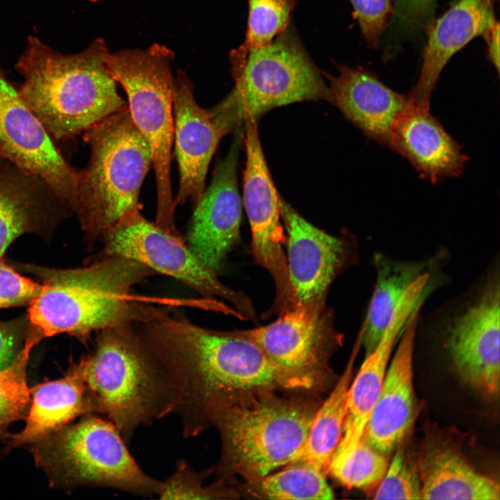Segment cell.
<instances>
[{
  "instance_id": "6da1fadb",
  "label": "cell",
  "mask_w": 500,
  "mask_h": 500,
  "mask_svg": "<svg viewBox=\"0 0 500 500\" xmlns=\"http://www.w3.org/2000/svg\"><path fill=\"white\" fill-rule=\"evenodd\" d=\"M137 331L165 374L185 438L201 433L217 409L240 396L310 390L247 338L201 327L178 311L140 324Z\"/></svg>"
},
{
  "instance_id": "7a4b0ae2",
  "label": "cell",
  "mask_w": 500,
  "mask_h": 500,
  "mask_svg": "<svg viewBox=\"0 0 500 500\" xmlns=\"http://www.w3.org/2000/svg\"><path fill=\"white\" fill-rule=\"evenodd\" d=\"M18 267L42 284L27 315L41 340L67 333L85 342L94 332L145 323L172 310L133 294L135 285L156 273L131 258L104 256L87 267L74 269L32 264Z\"/></svg>"
},
{
  "instance_id": "3957f363",
  "label": "cell",
  "mask_w": 500,
  "mask_h": 500,
  "mask_svg": "<svg viewBox=\"0 0 500 500\" xmlns=\"http://www.w3.org/2000/svg\"><path fill=\"white\" fill-rule=\"evenodd\" d=\"M108 52L101 38L66 55L28 38L15 65L24 78L19 91L54 140L85 131L127 106L106 65Z\"/></svg>"
},
{
  "instance_id": "277c9868",
  "label": "cell",
  "mask_w": 500,
  "mask_h": 500,
  "mask_svg": "<svg viewBox=\"0 0 500 500\" xmlns=\"http://www.w3.org/2000/svg\"><path fill=\"white\" fill-rule=\"evenodd\" d=\"M133 326L97 332L93 350L80 360L97 413L126 443L140 426L173 412L165 374Z\"/></svg>"
},
{
  "instance_id": "5b68a950",
  "label": "cell",
  "mask_w": 500,
  "mask_h": 500,
  "mask_svg": "<svg viewBox=\"0 0 500 500\" xmlns=\"http://www.w3.org/2000/svg\"><path fill=\"white\" fill-rule=\"evenodd\" d=\"M84 132L90 157L77 172L74 213L88 238L101 242L124 215L140 210V189L152 167V153L127 106Z\"/></svg>"
},
{
  "instance_id": "8992f818",
  "label": "cell",
  "mask_w": 500,
  "mask_h": 500,
  "mask_svg": "<svg viewBox=\"0 0 500 500\" xmlns=\"http://www.w3.org/2000/svg\"><path fill=\"white\" fill-rule=\"evenodd\" d=\"M310 401L265 390L238 397L217 409L222 453L217 469L253 481L288 465L305 442L317 410Z\"/></svg>"
},
{
  "instance_id": "52a82bcc",
  "label": "cell",
  "mask_w": 500,
  "mask_h": 500,
  "mask_svg": "<svg viewBox=\"0 0 500 500\" xmlns=\"http://www.w3.org/2000/svg\"><path fill=\"white\" fill-rule=\"evenodd\" d=\"M174 52L158 43L106 56V65L126 92L131 117L152 153L157 192L156 224L176 234L170 167L174 141Z\"/></svg>"
},
{
  "instance_id": "ba28073f",
  "label": "cell",
  "mask_w": 500,
  "mask_h": 500,
  "mask_svg": "<svg viewBox=\"0 0 500 500\" xmlns=\"http://www.w3.org/2000/svg\"><path fill=\"white\" fill-rule=\"evenodd\" d=\"M83 417L31 444L36 464L51 483L157 495L160 481L141 469L115 425L96 414Z\"/></svg>"
},
{
  "instance_id": "9c48e42d",
  "label": "cell",
  "mask_w": 500,
  "mask_h": 500,
  "mask_svg": "<svg viewBox=\"0 0 500 500\" xmlns=\"http://www.w3.org/2000/svg\"><path fill=\"white\" fill-rule=\"evenodd\" d=\"M231 92L216 108L232 132L246 119L276 107L312 100L329 101L322 72L294 28L288 27L268 45L250 51Z\"/></svg>"
},
{
  "instance_id": "30bf717a",
  "label": "cell",
  "mask_w": 500,
  "mask_h": 500,
  "mask_svg": "<svg viewBox=\"0 0 500 500\" xmlns=\"http://www.w3.org/2000/svg\"><path fill=\"white\" fill-rule=\"evenodd\" d=\"M499 262H493L467 292L432 325L456 371L482 394H499Z\"/></svg>"
},
{
  "instance_id": "8fae6325",
  "label": "cell",
  "mask_w": 500,
  "mask_h": 500,
  "mask_svg": "<svg viewBox=\"0 0 500 500\" xmlns=\"http://www.w3.org/2000/svg\"><path fill=\"white\" fill-rule=\"evenodd\" d=\"M101 242L103 245L101 257L118 256L133 259L155 273L181 281L207 299L219 297L227 300L245 319L256 318L252 303L246 295L224 285L181 236L148 221L140 210L124 215L107 231Z\"/></svg>"
},
{
  "instance_id": "7c38bea8",
  "label": "cell",
  "mask_w": 500,
  "mask_h": 500,
  "mask_svg": "<svg viewBox=\"0 0 500 500\" xmlns=\"http://www.w3.org/2000/svg\"><path fill=\"white\" fill-rule=\"evenodd\" d=\"M235 332L253 341L273 364L310 389L328 372L329 358L343 338L326 305H297L267 325Z\"/></svg>"
},
{
  "instance_id": "4fadbf2b",
  "label": "cell",
  "mask_w": 500,
  "mask_h": 500,
  "mask_svg": "<svg viewBox=\"0 0 500 500\" xmlns=\"http://www.w3.org/2000/svg\"><path fill=\"white\" fill-rule=\"evenodd\" d=\"M244 142L247 152L244 173L243 203L251 232V251L255 262L266 269L276 287L273 310L282 312L294 306L281 224L280 197L271 178L256 120L247 119Z\"/></svg>"
},
{
  "instance_id": "5bb4252c",
  "label": "cell",
  "mask_w": 500,
  "mask_h": 500,
  "mask_svg": "<svg viewBox=\"0 0 500 500\" xmlns=\"http://www.w3.org/2000/svg\"><path fill=\"white\" fill-rule=\"evenodd\" d=\"M0 156L41 178L73 213L77 172L0 64Z\"/></svg>"
},
{
  "instance_id": "9a60e30c",
  "label": "cell",
  "mask_w": 500,
  "mask_h": 500,
  "mask_svg": "<svg viewBox=\"0 0 500 500\" xmlns=\"http://www.w3.org/2000/svg\"><path fill=\"white\" fill-rule=\"evenodd\" d=\"M288 233L286 256L295 306H323L332 282L357 261V244L350 235H329L305 219L280 198Z\"/></svg>"
},
{
  "instance_id": "2e32d148",
  "label": "cell",
  "mask_w": 500,
  "mask_h": 500,
  "mask_svg": "<svg viewBox=\"0 0 500 500\" xmlns=\"http://www.w3.org/2000/svg\"><path fill=\"white\" fill-rule=\"evenodd\" d=\"M235 133L228 154L217 162L210 185L194 206L187 233L189 249L216 274L240 240L242 201L237 167L242 138Z\"/></svg>"
},
{
  "instance_id": "e0dca14e",
  "label": "cell",
  "mask_w": 500,
  "mask_h": 500,
  "mask_svg": "<svg viewBox=\"0 0 500 500\" xmlns=\"http://www.w3.org/2000/svg\"><path fill=\"white\" fill-rule=\"evenodd\" d=\"M174 140L179 187L175 206L190 201L193 206L206 190L210 162L224 133L210 110L197 103L194 85L185 72L174 80Z\"/></svg>"
},
{
  "instance_id": "ac0fdd59",
  "label": "cell",
  "mask_w": 500,
  "mask_h": 500,
  "mask_svg": "<svg viewBox=\"0 0 500 500\" xmlns=\"http://www.w3.org/2000/svg\"><path fill=\"white\" fill-rule=\"evenodd\" d=\"M422 306L412 312L401 333L380 395L361 438L387 456L399 447L417 417L413 353Z\"/></svg>"
},
{
  "instance_id": "d6986e66",
  "label": "cell",
  "mask_w": 500,
  "mask_h": 500,
  "mask_svg": "<svg viewBox=\"0 0 500 500\" xmlns=\"http://www.w3.org/2000/svg\"><path fill=\"white\" fill-rule=\"evenodd\" d=\"M423 301L422 287L412 284L395 308L380 341L365 355L348 389L342 435L330 462L342 461L358 445L380 395L394 344L409 317Z\"/></svg>"
},
{
  "instance_id": "ffe728a7",
  "label": "cell",
  "mask_w": 500,
  "mask_h": 500,
  "mask_svg": "<svg viewBox=\"0 0 500 500\" xmlns=\"http://www.w3.org/2000/svg\"><path fill=\"white\" fill-rule=\"evenodd\" d=\"M69 212L41 178L0 156V260L24 234L49 236Z\"/></svg>"
},
{
  "instance_id": "44dd1931",
  "label": "cell",
  "mask_w": 500,
  "mask_h": 500,
  "mask_svg": "<svg viewBox=\"0 0 500 500\" xmlns=\"http://www.w3.org/2000/svg\"><path fill=\"white\" fill-rule=\"evenodd\" d=\"M339 74L328 78L329 101L368 138L392 149L397 120L410 106L408 94H399L362 67L338 65Z\"/></svg>"
},
{
  "instance_id": "7402d4cb",
  "label": "cell",
  "mask_w": 500,
  "mask_h": 500,
  "mask_svg": "<svg viewBox=\"0 0 500 500\" xmlns=\"http://www.w3.org/2000/svg\"><path fill=\"white\" fill-rule=\"evenodd\" d=\"M495 1L459 0L431 22L420 74L408 94L412 106L429 110L432 92L450 58L476 37H484L498 22Z\"/></svg>"
},
{
  "instance_id": "603a6c76",
  "label": "cell",
  "mask_w": 500,
  "mask_h": 500,
  "mask_svg": "<svg viewBox=\"0 0 500 500\" xmlns=\"http://www.w3.org/2000/svg\"><path fill=\"white\" fill-rule=\"evenodd\" d=\"M392 149L433 183L458 176L467 156L429 110L411 106L395 122Z\"/></svg>"
},
{
  "instance_id": "cb8c5ba5",
  "label": "cell",
  "mask_w": 500,
  "mask_h": 500,
  "mask_svg": "<svg viewBox=\"0 0 500 500\" xmlns=\"http://www.w3.org/2000/svg\"><path fill=\"white\" fill-rule=\"evenodd\" d=\"M31 396L24 428L6 436L11 447L31 444L78 417L97 413L81 360L64 377L31 388Z\"/></svg>"
},
{
  "instance_id": "d4e9b609",
  "label": "cell",
  "mask_w": 500,
  "mask_h": 500,
  "mask_svg": "<svg viewBox=\"0 0 500 500\" xmlns=\"http://www.w3.org/2000/svg\"><path fill=\"white\" fill-rule=\"evenodd\" d=\"M446 258L444 250L420 260L394 259L380 252L373 255L376 283L359 336L365 355L380 341L408 289L419 277L438 270Z\"/></svg>"
},
{
  "instance_id": "484cf974",
  "label": "cell",
  "mask_w": 500,
  "mask_h": 500,
  "mask_svg": "<svg viewBox=\"0 0 500 500\" xmlns=\"http://www.w3.org/2000/svg\"><path fill=\"white\" fill-rule=\"evenodd\" d=\"M418 471L422 499L499 500L497 482L475 470L449 447L430 448L421 456Z\"/></svg>"
},
{
  "instance_id": "4316f807",
  "label": "cell",
  "mask_w": 500,
  "mask_h": 500,
  "mask_svg": "<svg viewBox=\"0 0 500 500\" xmlns=\"http://www.w3.org/2000/svg\"><path fill=\"white\" fill-rule=\"evenodd\" d=\"M360 347L358 338L339 381L328 398L317 409L305 442L289 464L303 463L324 473L328 471L331 457L342 435L347 395Z\"/></svg>"
},
{
  "instance_id": "83f0119b",
  "label": "cell",
  "mask_w": 500,
  "mask_h": 500,
  "mask_svg": "<svg viewBox=\"0 0 500 500\" xmlns=\"http://www.w3.org/2000/svg\"><path fill=\"white\" fill-rule=\"evenodd\" d=\"M247 30L244 42L229 55L233 76L242 69L249 52L269 44L289 26L297 0H247Z\"/></svg>"
},
{
  "instance_id": "f1b7e54d",
  "label": "cell",
  "mask_w": 500,
  "mask_h": 500,
  "mask_svg": "<svg viewBox=\"0 0 500 500\" xmlns=\"http://www.w3.org/2000/svg\"><path fill=\"white\" fill-rule=\"evenodd\" d=\"M283 470L256 480L253 493L270 499H332L334 494L325 473L303 463L289 464Z\"/></svg>"
},
{
  "instance_id": "f546056e",
  "label": "cell",
  "mask_w": 500,
  "mask_h": 500,
  "mask_svg": "<svg viewBox=\"0 0 500 500\" xmlns=\"http://www.w3.org/2000/svg\"><path fill=\"white\" fill-rule=\"evenodd\" d=\"M38 341L31 337L17 359L0 371V438L8 434L13 422L27 414L31 403V388L26 380V370L31 349Z\"/></svg>"
},
{
  "instance_id": "4dcf8cb0",
  "label": "cell",
  "mask_w": 500,
  "mask_h": 500,
  "mask_svg": "<svg viewBox=\"0 0 500 500\" xmlns=\"http://www.w3.org/2000/svg\"><path fill=\"white\" fill-rule=\"evenodd\" d=\"M387 456L378 451L362 439L354 451L339 462H331L328 472L349 488H376L388 466Z\"/></svg>"
},
{
  "instance_id": "1f68e13d",
  "label": "cell",
  "mask_w": 500,
  "mask_h": 500,
  "mask_svg": "<svg viewBox=\"0 0 500 500\" xmlns=\"http://www.w3.org/2000/svg\"><path fill=\"white\" fill-rule=\"evenodd\" d=\"M207 471L196 472L185 460L176 462L174 473L160 482L158 496L161 499H210L228 497L223 481L206 485Z\"/></svg>"
},
{
  "instance_id": "d6a6232c",
  "label": "cell",
  "mask_w": 500,
  "mask_h": 500,
  "mask_svg": "<svg viewBox=\"0 0 500 500\" xmlns=\"http://www.w3.org/2000/svg\"><path fill=\"white\" fill-rule=\"evenodd\" d=\"M376 488L375 499H422V483L417 467L410 462L399 447Z\"/></svg>"
},
{
  "instance_id": "836d02e7",
  "label": "cell",
  "mask_w": 500,
  "mask_h": 500,
  "mask_svg": "<svg viewBox=\"0 0 500 500\" xmlns=\"http://www.w3.org/2000/svg\"><path fill=\"white\" fill-rule=\"evenodd\" d=\"M353 17L358 22L367 44L376 49L387 26L389 17L394 12L392 0H349Z\"/></svg>"
},
{
  "instance_id": "e575fe53",
  "label": "cell",
  "mask_w": 500,
  "mask_h": 500,
  "mask_svg": "<svg viewBox=\"0 0 500 500\" xmlns=\"http://www.w3.org/2000/svg\"><path fill=\"white\" fill-rule=\"evenodd\" d=\"M42 289V284L22 276L0 260V308L29 306Z\"/></svg>"
},
{
  "instance_id": "d590c367",
  "label": "cell",
  "mask_w": 500,
  "mask_h": 500,
  "mask_svg": "<svg viewBox=\"0 0 500 500\" xmlns=\"http://www.w3.org/2000/svg\"><path fill=\"white\" fill-rule=\"evenodd\" d=\"M32 335L28 315L0 322V371L17 359Z\"/></svg>"
},
{
  "instance_id": "8d00e7d4",
  "label": "cell",
  "mask_w": 500,
  "mask_h": 500,
  "mask_svg": "<svg viewBox=\"0 0 500 500\" xmlns=\"http://www.w3.org/2000/svg\"><path fill=\"white\" fill-rule=\"evenodd\" d=\"M394 12L408 24L427 28L433 19L436 0H394Z\"/></svg>"
},
{
  "instance_id": "74e56055",
  "label": "cell",
  "mask_w": 500,
  "mask_h": 500,
  "mask_svg": "<svg viewBox=\"0 0 500 500\" xmlns=\"http://www.w3.org/2000/svg\"><path fill=\"white\" fill-rule=\"evenodd\" d=\"M490 61L499 73V23L497 22L484 35Z\"/></svg>"
}]
</instances>
